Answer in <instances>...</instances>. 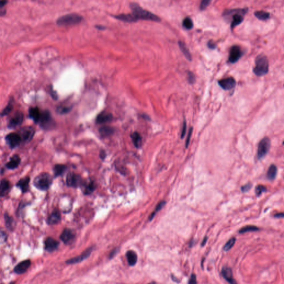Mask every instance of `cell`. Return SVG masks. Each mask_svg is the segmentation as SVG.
<instances>
[{
    "instance_id": "24",
    "label": "cell",
    "mask_w": 284,
    "mask_h": 284,
    "mask_svg": "<svg viewBox=\"0 0 284 284\" xmlns=\"http://www.w3.org/2000/svg\"><path fill=\"white\" fill-rule=\"evenodd\" d=\"M11 188L10 183L9 180L6 179H3L1 182V186H0V195L1 197L6 196L7 194L9 193V191Z\"/></svg>"
},
{
    "instance_id": "53",
    "label": "cell",
    "mask_w": 284,
    "mask_h": 284,
    "mask_svg": "<svg viewBox=\"0 0 284 284\" xmlns=\"http://www.w3.org/2000/svg\"><path fill=\"white\" fill-rule=\"evenodd\" d=\"M171 278H172V280L174 281V282H175L179 283V282H180L179 279H178V278H177L176 277H175L173 275H171Z\"/></svg>"
},
{
    "instance_id": "33",
    "label": "cell",
    "mask_w": 284,
    "mask_h": 284,
    "mask_svg": "<svg viewBox=\"0 0 284 284\" xmlns=\"http://www.w3.org/2000/svg\"><path fill=\"white\" fill-rule=\"evenodd\" d=\"M178 45L179 46V48H180L181 51L183 52L184 56H186V58L188 59L189 61H191L192 59V57H191V54L188 50V48L186 47V45L184 43L182 42V41H179L178 42Z\"/></svg>"
},
{
    "instance_id": "1",
    "label": "cell",
    "mask_w": 284,
    "mask_h": 284,
    "mask_svg": "<svg viewBox=\"0 0 284 284\" xmlns=\"http://www.w3.org/2000/svg\"><path fill=\"white\" fill-rule=\"evenodd\" d=\"M130 6L132 11V14L137 20H149L155 22L160 21V18L157 15L153 14L146 10L142 9L137 3H130Z\"/></svg>"
},
{
    "instance_id": "9",
    "label": "cell",
    "mask_w": 284,
    "mask_h": 284,
    "mask_svg": "<svg viewBox=\"0 0 284 284\" xmlns=\"http://www.w3.org/2000/svg\"><path fill=\"white\" fill-rule=\"evenodd\" d=\"M6 143L11 149H14L20 145L22 142L19 134L16 133H11L6 135L5 137Z\"/></svg>"
},
{
    "instance_id": "26",
    "label": "cell",
    "mask_w": 284,
    "mask_h": 284,
    "mask_svg": "<svg viewBox=\"0 0 284 284\" xmlns=\"http://www.w3.org/2000/svg\"><path fill=\"white\" fill-rule=\"evenodd\" d=\"M127 261L130 266H134L138 260V256L135 251L133 250L128 251L126 253Z\"/></svg>"
},
{
    "instance_id": "12",
    "label": "cell",
    "mask_w": 284,
    "mask_h": 284,
    "mask_svg": "<svg viewBox=\"0 0 284 284\" xmlns=\"http://www.w3.org/2000/svg\"><path fill=\"white\" fill-rule=\"evenodd\" d=\"M93 250V246L90 247V248H88L86 250H85L80 255L74 257V258H72V259H69V260H67L66 262L67 264L71 265L75 264H77L79 262H81L85 260V259H87L89 256H90Z\"/></svg>"
},
{
    "instance_id": "22",
    "label": "cell",
    "mask_w": 284,
    "mask_h": 284,
    "mask_svg": "<svg viewBox=\"0 0 284 284\" xmlns=\"http://www.w3.org/2000/svg\"><path fill=\"white\" fill-rule=\"evenodd\" d=\"M30 182V178L29 177H25L20 179L19 181L16 183V186L21 189L22 193H25L29 190Z\"/></svg>"
},
{
    "instance_id": "27",
    "label": "cell",
    "mask_w": 284,
    "mask_h": 284,
    "mask_svg": "<svg viewBox=\"0 0 284 284\" xmlns=\"http://www.w3.org/2000/svg\"><path fill=\"white\" fill-rule=\"evenodd\" d=\"M67 166L64 164H57L54 166V177L55 178L58 177L64 174Z\"/></svg>"
},
{
    "instance_id": "35",
    "label": "cell",
    "mask_w": 284,
    "mask_h": 284,
    "mask_svg": "<svg viewBox=\"0 0 284 284\" xmlns=\"http://www.w3.org/2000/svg\"><path fill=\"white\" fill-rule=\"evenodd\" d=\"M259 230V228L255 225H247L242 227L239 231V233L244 234L248 233V232H252V231H257Z\"/></svg>"
},
{
    "instance_id": "36",
    "label": "cell",
    "mask_w": 284,
    "mask_h": 284,
    "mask_svg": "<svg viewBox=\"0 0 284 284\" xmlns=\"http://www.w3.org/2000/svg\"><path fill=\"white\" fill-rule=\"evenodd\" d=\"M166 202L165 201H161L158 204L157 206H156V207L155 208L154 210L153 211V213L149 216V221H152V219L154 218L155 215H156V214L157 213L158 211L162 209L163 208L164 206L166 205Z\"/></svg>"
},
{
    "instance_id": "37",
    "label": "cell",
    "mask_w": 284,
    "mask_h": 284,
    "mask_svg": "<svg viewBox=\"0 0 284 284\" xmlns=\"http://www.w3.org/2000/svg\"><path fill=\"white\" fill-rule=\"evenodd\" d=\"M235 242H236V238H234V237L233 238H231L224 245V246L223 248L224 251H228L230 250L233 247Z\"/></svg>"
},
{
    "instance_id": "47",
    "label": "cell",
    "mask_w": 284,
    "mask_h": 284,
    "mask_svg": "<svg viewBox=\"0 0 284 284\" xmlns=\"http://www.w3.org/2000/svg\"><path fill=\"white\" fill-rule=\"evenodd\" d=\"M186 121H184L183 123V129H182V132L181 134V138H183L186 135Z\"/></svg>"
},
{
    "instance_id": "28",
    "label": "cell",
    "mask_w": 284,
    "mask_h": 284,
    "mask_svg": "<svg viewBox=\"0 0 284 284\" xmlns=\"http://www.w3.org/2000/svg\"><path fill=\"white\" fill-rule=\"evenodd\" d=\"M114 132V129L109 126H103L99 129V133L102 137H106L112 135Z\"/></svg>"
},
{
    "instance_id": "52",
    "label": "cell",
    "mask_w": 284,
    "mask_h": 284,
    "mask_svg": "<svg viewBox=\"0 0 284 284\" xmlns=\"http://www.w3.org/2000/svg\"><path fill=\"white\" fill-rule=\"evenodd\" d=\"M208 241V237L207 236H206L203 240H202V244H201V246H204L206 245V242Z\"/></svg>"
},
{
    "instance_id": "38",
    "label": "cell",
    "mask_w": 284,
    "mask_h": 284,
    "mask_svg": "<svg viewBox=\"0 0 284 284\" xmlns=\"http://www.w3.org/2000/svg\"><path fill=\"white\" fill-rule=\"evenodd\" d=\"M183 27L187 30H191L193 27V22L191 18L189 17H186L183 20Z\"/></svg>"
},
{
    "instance_id": "19",
    "label": "cell",
    "mask_w": 284,
    "mask_h": 284,
    "mask_svg": "<svg viewBox=\"0 0 284 284\" xmlns=\"http://www.w3.org/2000/svg\"><path fill=\"white\" fill-rule=\"evenodd\" d=\"M222 274L223 278H225V280L228 281L229 284H238L235 279L234 278L233 271L230 267L226 266L222 267Z\"/></svg>"
},
{
    "instance_id": "2",
    "label": "cell",
    "mask_w": 284,
    "mask_h": 284,
    "mask_svg": "<svg viewBox=\"0 0 284 284\" xmlns=\"http://www.w3.org/2000/svg\"><path fill=\"white\" fill-rule=\"evenodd\" d=\"M53 183V177L48 173H42L37 175L34 180V185L41 191L48 190Z\"/></svg>"
},
{
    "instance_id": "40",
    "label": "cell",
    "mask_w": 284,
    "mask_h": 284,
    "mask_svg": "<svg viewBox=\"0 0 284 284\" xmlns=\"http://www.w3.org/2000/svg\"><path fill=\"white\" fill-rule=\"evenodd\" d=\"M267 190L265 186L262 185H258L256 186L255 188V193H256V196L259 197L262 195L263 193H264Z\"/></svg>"
},
{
    "instance_id": "57",
    "label": "cell",
    "mask_w": 284,
    "mask_h": 284,
    "mask_svg": "<svg viewBox=\"0 0 284 284\" xmlns=\"http://www.w3.org/2000/svg\"><path fill=\"white\" fill-rule=\"evenodd\" d=\"M4 172V169L3 168L1 169V174H3V173Z\"/></svg>"
},
{
    "instance_id": "55",
    "label": "cell",
    "mask_w": 284,
    "mask_h": 284,
    "mask_svg": "<svg viewBox=\"0 0 284 284\" xmlns=\"http://www.w3.org/2000/svg\"><path fill=\"white\" fill-rule=\"evenodd\" d=\"M96 27L99 29V30H104V29H105V27H104V26H97Z\"/></svg>"
},
{
    "instance_id": "58",
    "label": "cell",
    "mask_w": 284,
    "mask_h": 284,
    "mask_svg": "<svg viewBox=\"0 0 284 284\" xmlns=\"http://www.w3.org/2000/svg\"><path fill=\"white\" fill-rule=\"evenodd\" d=\"M10 284H14V283H11Z\"/></svg>"
},
{
    "instance_id": "7",
    "label": "cell",
    "mask_w": 284,
    "mask_h": 284,
    "mask_svg": "<svg viewBox=\"0 0 284 284\" xmlns=\"http://www.w3.org/2000/svg\"><path fill=\"white\" fill-rule=\"evenodd\" d=\"M83 183V180L80 175L73 172L68 173L66 177V184L68 186L76 188L81 186Z\"/></svg>"
},
{
    "instance_id": "51",
    "label": "cell",
    "mask_w": 284,
    "mask_h": 284,
    "mask_svg": "<svg viewBox=\"0 0 284 284\" xmlns=\"http://www.w3.org/2000/svg\"><path fill=\"white\" fill-rule=\"evenodd\" d=\"M274 217L277 218H284V213H278L274 215Z\"/></svg>"
},
{
    "instance_id": "25",
    "label": "cell",
    "mask_w": 284,
    "mask_h": 284,
    "mask_svg": "<svg viewBox=\"0 0 284 284\" xmlns=\"http://www.w3.org/2000/svg\"><path fill=\"white\" fill-rule=\"evenodd\" d=\"M41 113L37 107H31L29 110V116L36 123H38Z\"/></svg>"
},
{
    "instance_id": "14",
    "label": "cell",
    "mask_w": 284,
    "mask_h": 284,
    "mask_svg": "<svg viewBox=\"0 0 284 284\" xmlns=\"http://www.w3.org/2000/svg\"><path fill=\"white\" fill-rule=\"evenodd\" d=\"M76 237V234L74 231L68 228H66L62 231L60 236V239L65 244H70L74 241Z\"/></svg>"
},
{
    "instance_id": "20",
    "label": "cell",
    "mask_w": 284,
    "mask_h": 284,
    "mask_svg": "<svg viewBox=\"0 0 284 284\" xmlns=\"http://www.w3.org/2000/svg\"><path fill=\"white\" fill-rule=\"evenodd\" d=\"M31 265V261L26 260L20 262L14 268V272L17 274H22L26 273Z\"/></svg>"
},
{
    "instance_id": "4",
    "label": "cell",
    "mask_w": 284,
    "mask_h": 284,
    "mask_svg": "<svg viewBox=\"0 0 284 284\" xmlns=\"http://www.w3.org/2000/svg\"><path fill=\"white\" fill-rule=\"evenodd\" d=\"M248 11V8L228 10L224 12V15L229 16L233 14L232 21L231 23V28L233 29L242 22L244 21V16Z\"/></svg>"
},
{
    "instance_id": "50",
    "label": "cell",
    "mask_w": 284,
    "mask_h": 284,
    "mask_svg": "<svg viewBox=\"0 0 284 284\" xmlns=\"http://www.w3.org/2000/svg\"><path fill=\"white\" fill-rule=\"evenodd\" d=\"M118 249H117V248L114 249L112 251L110 252L109 258H110V259H112L113 258H114V257L115 256V255L118 253Z\"/></svg>"
},
{
    "instance_id": "13",
    "label": "cell",
    "mask_w": 284,
    "mask_h": 284,
    "mask_svg": "<svg viewBox=\"0 0 284 284\" xmlns=\"http://www.w3.org/2000/svg\"><path fill=\"white\" fill-rule=\"evenodd\" d=\"M81 187L84 195H88L92 194L95 191L97 186L94 180L89 179L86 181H83V183Z\"/></svg>"
},
{
    "instance_id": "16",
    "label": "cell",
    "mask_w": 284,
    "mask_h": 284,
    "mask_svg": "<svg viewBox=\"0 0 284 284\" xmlns=\"http://www.w3.org/2000/svg\"><path fill=\"white\" fill-rule=\"evenodd\" d=\"M23 115L22 113L17 112L14 114V116L9 121L8 127L10 129H14L20 126L22 123Z\"/></svg>"
},
{
    "instance_id": "5",
    "label": "cell",
    "mask_w": 284,
    "mask_h": 284,
    "mask_svg": "<svg viewBox=\"0 0 284 284\" xmlns=\"http://www.w3.org/2000/svg\"><path fill=\"white\" fill-rule=\"evenodd\" d=\"M81 16L76 14H65L59 17L56 21L57 25L59 26L73 25L79 23L82 21Z\"/></svg>"
},
{
    "instance_id": "11",
    "label": "cell",
    "mask_w": 284,
    "mask_h": 284,
    "mask_svg": "<svg viewBox=\"0 0 284 284\" xmlns=\"http://www.w3.org/2000/svg\"><path fill=\"white\" fill-rule=\"evenodd\" d=\"M244 52L239 46H233L230 50L229 62L230 63H235L239 61L243 55Z\"/></svg>"
},
{
    "instance_id": "8",
    "label": "cell",
    "mask_w": 284,
    "mask_h": 284,
    "mask_svg": "<svg viewBox=\"0 0 284 284\" xmlns=\"http://www.w3.org/2000/svg\"><path fill=\"white\" fill-rule=\"evenodd\" d=\"M270 139L267 137L262 139L259 142L257 152V157L259 159L263 158L267 154L270 150Z\"/></svg>"
},
{
    "instance_id": "31",
    "label": "cell",
    "mask_w": 284,
    "mask_h": 284,
    "mask_svg": "<svg viewBox=\"0 0 284 284\" xmlns=\"http://www.w3.org/2000/svg\"><path fill=\"white\" fill-rule=\"evenodd\" d=\"M114 17L118 20L127 22H134L137 21L133 14H119L114 16Z\"/></svg>"
},
{
    "instance_id": "39",
    "label": "cell",
    "mask_w": 284,
    "mask_h": 284,
    "mask_svg": "<svg viewBox=\"0 0 284 284\" xmlns=\"http://www.w3.org/2000/svg\"><path fill=\"white\" fill-rule=\"evenodd\" d=\"M12 109H13V104H12V102H10L9 103V104L7 105V106H6V107L4 108V110H2V112L1 113V116L3 117V116H5V115L9 114V113L11 112Z\"/></svg>"
},
{
    "instance_id": "30",
    "label": "cell",
    "mask_w": 284,
    "mask_h": 284,
    "mask_svg": "<svg viewBox=\"0 0 284 284\" xmlns=\"http://www.w3.org/2000/svg\"><path fill=\"white\" fill-rule=\"evenodd\" d=\"M6 228L10 230H13L15 226V222L12 217L10 216L7 213L4 214Z\"/></svg>"
},
{
    "instance_id": "32",
    "label": "cell",
    "mask_w": 284,
    "mask_h": 284,
    "mask_svg": "<svg viewBox=\"0 0 284 284\" xmlns=\"http://www.w3.org/2000/svg\"><path fill=\"white\" fill-rule=\"evenodd\" d=\"M278 173V168L274 164L270 166L267 172V179L269 180H274L276 178Z\"/></svg>"
},
{
    "instance_id": "23",
    "label": "cell",
    "mask_w": 284,
    "mask_h": 284,
    "mask_svg": "<svg viewBox=\"0 0 284 284\" xmlns=\"http://www.w3.org/2000/svg\"><path fill=\"white\" fill-rule=\"evenodd\" d=\"M113 115L110 113L102 112L100 113L96 118V123L98 124H103L108 123L113 120Z\"/></svg>"
},
{
    "instance_id": "21",
    "label": "cell",
    "mask_w": 284,
    "mask_h": 284,
    "mask_svg": "<svg viewBox=\"0 0 284 284\" xmlns=\"http://www.w3.org/2000/svg\"><path fill=\"white\" fill-rule=\"evenodd\" d=\"M21 159L19 155L14 154L10 158V160L5 164V166L7 169L14 170L16 169L21 163Z\"/></svg>"
},
{
    "instance_id": "59",
    "label": "cell",
    "mask_w": 284,
    "mask_h": 284,
    "mask_svg": "<svg viewBox=\"0 0 284 284\" xmlns=\"http://www.w3.org/2000/svg\"><path fill=\"white\" fill-rule=\"evenodd\" d=\"M283 144H284V142H283Z\"/></svg>"
},
{
    "instance_id": "45",
    "label": "cell",
    "mask_w": 284,
    "mask_h": 284,
    "mask_svg": "<svg viewBox=\"0 0 284 284\" xmlns=\"http://www.w3.org/2000/svg\"><path fill=\"white\" fill-rule=\"evenodd\" d=\"M188 284H197V276L194 274H192L188 281Z\"/></svg>"
},
{
    "instance_id": "46",
    "label": "cell",
    "mask_w": 284,
    "mask_h": 284,
    "mask_svg": "<svg viewBox=\"0 0 284 284\" xmlns=\"http://www.w3.org/2000/svg\"><path fill=\"white\" fill-rule=\"evenodd\" d=\"M192 133H193V128H190V129L189 130V131L188 135V137H187V138H186V148H188V146L189 145Z\"/></svg>"
},
{
    "instance_id": "44",
    "label": "cell",
    "mask_w": 284,
    "mask_h": 284,
    "mask_svg": "<svg viewBox=\"0 0 284 284\" xmlns=\"http://www.w3.org/2000/svg\"><path fill=\"white\" fill-rule=\"evenodd\" d=\"M188 80L189 83L190 84H193L194 82H195V77L193 73H192L191 72H188Z\"/></svg>"
},
{
    "instance_id": "49",
    "label": "cell",
    "mask_w": 284,
    "mask_h": 284,
    "mask_svg": "<svg viewBox=\"0 0 284 284\" xmlns=\"http://www.w3.org/2000/svg\"><path fill=\"white\" fill-rule=\"evenodd\" d=\"M208 47L210 49H211V50H214L215 48H216V45L215 43L213 41H209L208 43Z\"/></svg>"
},
{
    "instance_id": "29",
    "label": "cell",
    "mask_w": 284,
    "mask_h": 284,
    "mask_svg": "<svg viewBox=\"0 0 284 284\" xmlns=\"http://www.w3.org/2000/svg\"><path fill=\"white\" fill-rule=\"evenodd\" d=\"M130 137L132 139L133 143L134 144V146L137 148H141L142 144V138L140 134L139 133L135 132L133 133L130 135Z\"/></svg>"
},
{
    "instance_id": "56",
    "label": "cell",
    "mask_w": 284,
    "mask_h": 284,
    "mask_svg": "<svg viewBox=\"0 0 284 284\" xmlns=\"http://www.w3.org/2000/svg\"><path fill=\"white\" fill-rule=\"evenodd\" d=\"M148 284H156V282H154V281H152V282H150V283H149Z\"/></svg>"
},
{
    "instance_id": "18",
    "label": "cell",
    "mask_w": 284,
    "mask_h": 284,
    "mask_svg": "<svg viewBox=\"0 0 284 284\" xmlns=\"http://www.w3.org/2000/svg\"><path fill=\"white\" fill-rule=\"evenodd\" d=\"M59 246V242H57L56 240L51 238L48 237L46 239L45 242V249L48 252L52 253L57 249Z\"/></svg>"
},
{
    "instance_id": "10",
    "label": "cell",
    "mask_w": 284,
    "mask_h": 284,
    "mask_svg": "<svg viewBox=\"0 0 284 284\" xmlns=\"http://www.w3.org/2000/svg\"><path fill=\"white\" fill-rule=\"evenodd\" d=\"M35 134V130L33 127L30 126L24 127L20 130V134L22 141L25 143H28L34 138Z\"/></svg>"
},
{
    "instance_id": "3",
    "label": "cell",
    "mask_w": 284,
    "mask_h": 284,
    "mask_svg": "<svg viewBox=\"0 0 284 284\" xmlns=\"http://www.w3.org/2000/svg\"><path fill=\"white\" fill-rule=\"evenodd\" d=\"M255 67L253 68V72L259 77L266 74L269 71V61L267 57L264 54H260L255 59Z\"/></svg>"
},
{
    "instance_id": "34",
    "label": "cell",
    "mask_w": 284,
    "mask_h": 284,
    "mask_svg": "<svg viewBox=\"0 0 284 284\" xmlns=\"http://www.w3.org/2000/svg\"><path fill=\"white\" fill-rule=\"evenodd\" d=\"M254 15L258 19L262 21H266L269 19L270 17V14L264 11H257L255 12Z\"/></svg>"
},
{
    "instance_id": "15",
    "label": "cell",
    "mask_w": 284,
    "mask_h": 284,
    "mask_svg": "<svg viewBox=\"0 0 284 284\" xmlns=\"http://www.w3.org/2000/svg\"><path fill=\"white\" fill-rule=\"evenodd\" d=\"M220 87L224 90H229L233 89L236 86V81L232 77L222 79L218 82Z\"/></svg>"
},
{
    "instance_id": "41",
    "label": "cell",
    "mask_w": 284,
    "mask_h": 284,
    "mask_svg": "<svg viewBox=\"0 0 284 284\" xmlns=\"http://www.w3.org/2000/svg\"><path fill=\"white\" fill-rule=\"evenodd\" d=\"M71 110V108L69 107H59L57 110V112L61 114H66L68 112H69Z\"/></svg>"
},
{
    "instance_id": "48",
    "label": "cell",
    "mask_w": 284,
    "mask_h": 284,
    "mask_svg": "<svg viewBox=\"0 0 284 284\" xmlns=\"http://www.w3.org/2000/svg\"><path fill=\"white\" fill-rule=\"evenodd\" d=\"M107 157V153L104 149H101L99 152V157L102 160H104Z\"/></svg>"
},
{
    "instance_id": "43",
    "label": "cell",
    "mask_w": 284,
    "mask_h": 284,
    "mask_svg": "<svg viewBox=\"0 0 284 284\" xmlns=\"http://www.w3.org/2000/svg\"><path fill=\"white\" fill-rule=\"evenodd\" d=\"M253 186L252 184L251 183H248L246 184L244 186H242V193H246L250 190Z\"/></svg>"
},
{
    "instance_id": "17",
    "label": "cell",
    "mask_w": 284,
    "mask_h": 284,
    "mask_svg": "<svg viewBox=\"0 0 284 284\" xmlns=\"http://www.w3.org/2000/svg\"><path fill=\"white\" fill-rule=\"evenodd\" d=\"M61 220V215L60 213V211L58 209H55L49 215L47 219V222L48 225H56L57 224L59 223Z\"/></svg>"
},
{
    "instance_id": "42",
    "label": "cell",
    "mask_w": 284,
    "mask_h": 284,
    "mask_svg": "<svg viewBox=\"0 0 284 284\" xmlns=\"http://www.w3.org/2000/svg\"><path fill=\"white\" fill-rule=\"evenodd\" d=\"M210 1L209 0H203L200 3V9L201 10H204L205 9L209 6V3H210Z\"/></svg>"
},
{
    "instance_id": "54",
    "label": "cell",
    "mask_w": 284,
    "mask_h": 284,
    "mask_svg": "<svg viewBox=\"0 0 284 284\" xmlns=\"http://www.w3.org/2000/svg\"><path fill=\"white\" fill-rule=\"evenodd\" d=\"M7 2V1H1L0 2V7H1V8H2V7L5 6Z\"/></svg>"
},
{
    "instance_id": "6",
    "label": "cell",
    "mask_w": 284,
    "mask_h": 284,
    "mask_svg": "<svg viewBox=\"0 0 284 284\" xmlns=\"http://www.w3.org/2000/svg\"><path fill=\"white\" fill-rule=\"evenodd\" d=\"M38 123L40 127L43 130H50L53 128L54 126V121L50 112L46 110L41 113V118Z\"/></svg>"
}]
</instances>
